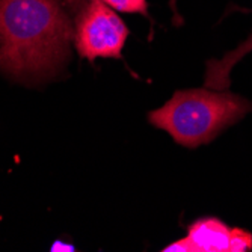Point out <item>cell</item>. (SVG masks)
Here are the masks:
<instances>
[{
  "instance_id": "obj_3",
  "label": "cell",
  "mask_w": 252,
  "mask_h": 252,
  "mask_svg": "<svg viewBox=\"0 0 252 252\" xmlns=\"http://www.w3.org/2000/svg\"><path fill=\"white\" fill-rule=\"evenodd\" d=\"M128 28L103 0H86L74 17V47L89 61L121 58Z\"/></svg>"
},
{
  "instance_id": "obj_1",
  "label": "cell",
  "mask_w": 252,
  "mask_h": 252,
  "mask_svg": "<svg viewBox=\"0 0 252 252\" xmlns=\"http://www.w3.org/2000/svg\"><path fill=\"white\" fill-rule=\"evenodd\" d=\"M70 0H0V71L41 80L65 66L74 44Z\"/></svg>"
},
{
  "instance_id": "obj_2",
  "label": "cell",
  "mask_w": 252,
  "mask_h": 252,
  "mask_svg": "<svg viewBox=\"0 0 252 252\" xmlns=\"http://www.w3.org/2000/svg\"><path fill=\"white\" fill-rule=\"evenodd\" d=\"M251 110V101L231 93L186 89L177 91L162 107L150 112L148 121L166 131L177 144L196 148L212 142Z\"/></svg>"
},
{
  "instance_id": "obj_4",
  "label": "cell",
  "mask_w": 252,
  "mask_h": 252,
  "mask_svg": "<svg viewBox=\"0 0 252 252\" xmlns=\"http://www.w3.org/2000/svg\"><path fill=\"white\" fill-rule=\"evenodd\" d=\"M252 249V234L242 228H230L219 219L204 218L189 226L188 236L168 245L172 252H245Z\"/></svg>"
},
{
  "instance_id": "obj_5",
  "label": "cell",
  "mask_w": 252,
  "mask_h": 252,
  "mask_svg": "<svg viewBox=\"0 0 252 252\" xmlns=\"http://www.w3.org/2000/svg\"><path fill=\"white\" fill-rule=\"evenodd\" d=\"M112 9L124 14H142L147 15L148 3L147 0H103Z\"/></svg>"
}]
</instances>
